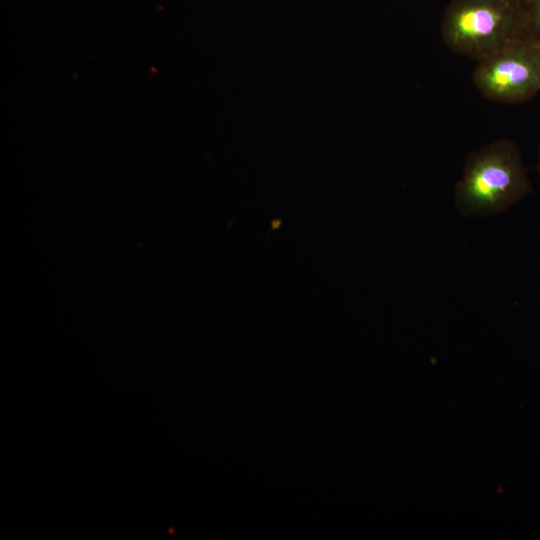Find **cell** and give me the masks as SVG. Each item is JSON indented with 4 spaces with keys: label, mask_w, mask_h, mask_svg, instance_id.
Segmentation results:
<instances>
[{
    "label": "cell",
    "mask_w": 540,
    "mask_h": 540,
    "mask_svg": "<svg viewBox=\"0 0 540 540\" xmlns=\"http://www.w3.org/2000/svg\"><path fill=\"white\" fill-rule=\"evenodd\" d=\"M473 82L487 99L514 104L540 92V46L519 39L478 61Z\"/></svg>",
    "instance_id": "3957f363"
},
{
    "label": "cell",
    "mask_w": 540,
    "mask_h": 540,
    "mask_svg": "<svg viewBox=\"0 0 540 540\" xmlns=\"http://www.w3.org/2000/svg\"><path fill=\"white\" fill-rule=\"evenodd\" d=\"M531 190L520 149L501 139L467 156L455 204L463 216H491L506 211Z\"/></svg>",
    "instance_id": "6da1fadb"
},
{
    "label": "cell",
    "mask_w": 540,
    "mask_h": 540,
    "mask_svg": "<svg viewBox=\"0 0 540 540\" xmlns=\"http://www.w3.org/2000/svg\"><path fill=\"white\" fill-rule=\"evenodd\" d=\"M521 39L540 46V0H518Z\"/></svg>",
    "instance_id": "277c9868"
},
{
    "label": "cell",
    "mask_w": 540,
    "mask_h": 540,
    "mask_svg": "<svg viewBox=\"0 0 540 540\" xmlns=\"http://www.w3.org/2000/svg\"><path fill=\"white\" fill-rule=\"evenodd\" d=\"M440 33L453 52L477 61L521 39L518 0H450Z\"/></svg>",
    "instance_id": "7a4b0ae2"
},
{
    "label": "cell",
    "mask_w": 540,
    "mask_h": 540,
    "mask_svg": "<svg viewBox=\"0 0 540 540\" xmlns=\"http://www.w3.org/2000/svg\"><path fill=\"white\" fill-rule=\"evenodd\" d=\"M537 168H538V171H539V174H540V152H539Z\"/></svg>",
    "instance_id": "5b68a950"
}]
</instances>
